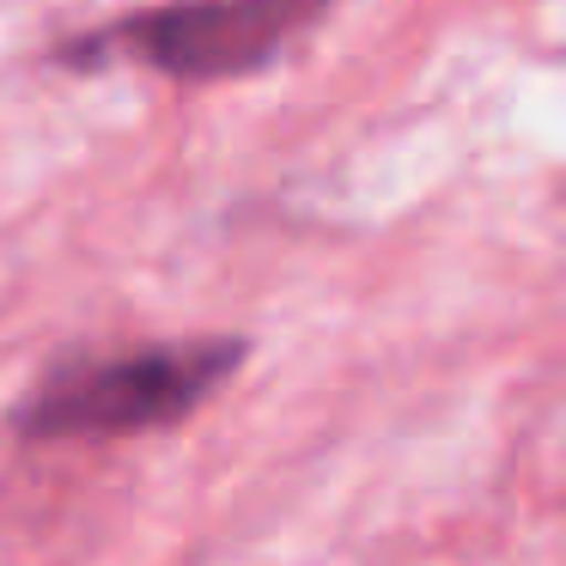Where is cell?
<instances>
[{
	"mask_svg": "<svg viewBox=\"0 0 566 566\" xmlns=\"http://www.w3.org/2000/svg\"><path fill=\"white\" fill-rule=\"evenodd\" d=\"M244 359V342H159L116 359L67 366L43 384L19 415V432L31 439H135V432L171 427L196 415Z\"/></svg>",
	"mask_w": 566,
	"mask_h": 566,
	"instance_id": "6da1fadb",
	"label": "cell"
},
{
	"mask_svg": "<svg viewBox=\"0 0 566 566\" xmlns=\"http://www.w3.org/2000/svg\"><path fill=\"white\" fill-rule=\"evenodd\" d=\"M329 7L335 0H171V7H153V13L74 43L67 55L92 62L104 50H128L177 80H238L269 67Z\"/></svg>",
	"mask_w": 566,
	"mask_h": 566,
	"instance_id": "7a4b0ae2",
	"label": "cell"
}]
</instances>
